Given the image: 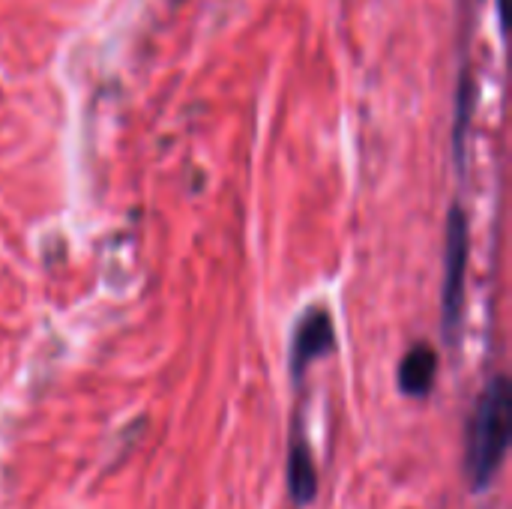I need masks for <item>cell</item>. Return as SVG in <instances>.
I'll list each match as a JSON object with an SVG mask.
<instances>
[{"instance_id": "cell-1", "label": "cell", "mask_w": 512, "mask_h": 509, "mask_svg": "<svg viewBox=\"0 0 512 509\" xmlns=\"http://www.w3.org/2000/svg\"><path fill=\"white\" fill-rule=\"evenodd\" d=\"M512 396L510 381L498 375L480 396L474 417L468 423V444H465V474L474 492L492 486L495 474L501 471L507 450H510Z\"/></svg>"}, {"instance_id": "cell-2", "label": "cell", "mask_w": 512, "mask_h": 509, "mask_svg": "<svg viewBox=\"0 0 512 509\" xmlns=\"http://www.w3.org/2000/svg\"><path fill=\"white\" fill-rule=\"evenodd\" d=\"M468 216L453 207L447 219V243H444V291H441V309H444V336L450 345L459 339L462 312H465V276H468Z\"/></svg>"}, {"instance_id": "cell-3", "label": "cell", "mask_w": 512, "mask_h": 509, "mask_svg": "<svg viewBox=\"0 0 512 509\" xmlns=\"http://www.w3.org/2000/svg\"><path fill=\"white\" fill-rule=\"evenodd\" d=\"M336 345V330H333V318L324 306H312L300 324L294 327V342H291V375L294 381H300L306 375V369L330 354Z\"/></svg>"}, {"instance_id": "cell-4", "label": "cell", "mask_w": 512, "mask_h": 509, "mask_svg": "<svg viewBox=\"0 0 512 509\" xmlns=\"http://www.w3.org/2000/svg\"><path fill=\"white\" fill-rule=\"evenodd\" d=\"M438 378V351L426 342H417L399 363V390L405 396H429Z\"/></svg>"}, {"instance_id": "cell-5", "label": "cell", "mask_w": 512, "mask_h": 509, "mask_svg": "<svg viewBox=\"0 0 512 509\" xmlns=\"http://www.w3.org/2000/svg\"><path fill=\"white\" fill-rule=\"evenodd\" d=\"M288 483H291V498L297 507H309L318 495V468L312 459V450L303 438V432H294L291 450H288Z\"/></svg>"}]
</instances>
